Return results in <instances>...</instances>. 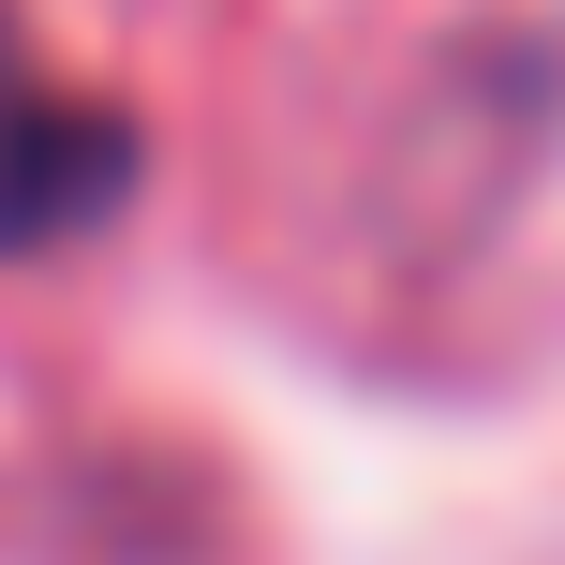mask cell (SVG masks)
<instances>
[{
	"label": "cell",
	"instance_id": "cell-1",
	"mask_svg": "<svg viewBox=\"0 0 565 565\" xmlns=\"http://www.w3.org/2000/svg\"><path fill=\"white\" fill-rule=\"evenodd\" d=\"M135 194V119L105 89L45 75L30 30L0 15V254H60Z\"/></svg>",
	"mask_w": 565,
	"mask_h": 565
}]
</instances>
